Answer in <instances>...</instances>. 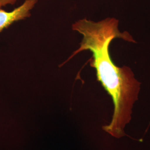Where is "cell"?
Wrapping results in <instances>:
<instances>
[{
  "label": "cell",
  "mask_w": 150,
  "mask_h": 150,
  "mask_svg": "<svg viewBox=\"0 0 150 150\" xmlns=\"http://www.w3.org/2000/svg\"><path fill=\"white\" fill-rule=\"evenodd\" d=\"M118 25L119 20L115 17H107L98 22L85 18L75 22L72 29L81 34L82 39L79 48L64 64L81 52H91L90 65L95 69L97 81L112 98L114 106L111 121L102 126V129L113 137L121 139L126 135L125 128L132 119L133 107L138 100L141 83L135 78L131 68L127 66L119 67L111 59L110 46L113 40L136 43L129 32H121Z\"/></svg>",
  "instance_id": "6da1fadb"
},
{
  "label": "cell",
  "mask_w": 150,
  "mask_h": 150,
  "mask_svg": "<svg viewBox=\"0 0 150 150\" xmlns=\"http://www.w3.org/2000/svg\"><path fill=\"white\" fill-rule=\"evenodd\" d=\"M38 2V0H25L21 5L11 11L0 8V33L16 22L30 17Z\"/></svg>",
  "instance_id": "7a4b0ae2"
},
{
  "label": "cell",
  "mask_w": 150,
  "mask_h": 150,
  "mask_svg": "<svg viewBox=\"0 0 150 150\" xmlns=\"http://www.w3.org/2000/svg\"><path fill=\"white\" fill-rule=\"evenodd\" d=\"M17 1V0H0V8L6 6L13 5Z\"/></svg>",
  "instance_id": "3957f363"
}]
</instances>
